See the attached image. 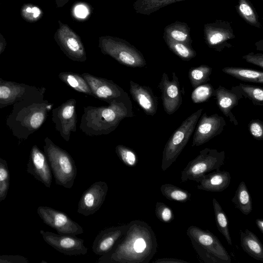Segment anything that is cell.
I'll return each instance as SVG.
<instances>
[{"instance_id":"obj_17","label":"cell","mask_w":263,"mask_h":263,"mask_svg":"<svg viewBox=\"0 0 263 263\" xmlns=\"http://www.w3.org/2000/svg\"><path fill=\"white\" fill-rule=\"evenodd\" d=\"M158 86L164 111L168 115L174 114L182 102L180 83L175 72L172 73V80H170L166 73L163 72Z\"/></svg>"},{"instance_id":"obj_26","label":"cell","mask_w":263,"mask_h":263,"mask_svg":"<svg viewBox=\"0 0 263 263\" xmlns=\"http://www.w3.org/2000/svg\"><path fill=\"white\" fill-rule=\"evenodd\" d=\"M235 207L244 215H249L252 211V200L247 185L241 181L232 199Z\"/></svg>"},{"instance_id":"obj_27","label":"cell","mask_w":263,"mask_h":263,"mask_svg":"<svg viewBox=\"0 0 263 263\" xmlns=\"http://www.w3.org/2000/svg\"><path fill=\"white\" fill-rule=\"evenodd\" d=\"M222 71L224 73L241 81L263 83V72L261 71L235 67H224L222 69Z\"/></svg>"},{"instance_id":"obj_2","label":"cell","mask_w":263,"mask_h":263,"mask_svg":"<svg viewBox=\"0 0 263 263\" xmlns=\"http://www.w3.org/2000/svg\"><path fill=\"white\" fill-rule=\"evenodd\" d=\"M107 106L84 107L80 128L89 136L108 135L126 118L133 117L132 103L128 95L114 100Z\"/></svg>"},{"instance_id":"obj_42","label":"cell","mask_w":263,"mask_h":263,"mask_svg":"<svg viewBox=\"0 0 263 263\" xmlns=\"http://www.w3.org/2000/svg\"><path fill=\"white\" fill-rule=\"evenodd\" d=\"M27 258L20 255H0V263H28Z\"/></svg>"},{"instance_id":"obj_29","label":"cell","mask_w":263,"mask_h":263,"mask_svg":"<svg viewBox=\"0 0 263 263\" xmlns=\"http://www.w3.org/2000/svg\"><path fill=\"white\" fill-rule=\"evenodd\" d=\"M235 7L238 14L247 23L259 29L261 28L259 16L250 0H238Z\"/></svg>"},{"instance_id":"obj_13","label":"cell","mask_w":263,"mask_h":263,"mask_svg":"<svg viewBox=\"0 0 263 263\" xmlns=\"http://www.w3.org/2000/svg\"><path fill=\"white\" fill-rule=\"evenodd\" d=\"M76 104L74 99H70L52 111V120L55 128L66 142L69 141L71 133L77 130Z\"/></svg>"},{"instance_id":"obj_47","label":"cell","mask_w":263,"mask_h":263,"mask_svg":"<svg viewBox=\"0 0 263 263\" xmlns=\"http://www.w3.org/2000/svg\"><path fill=\"white\" fill-rule=\"evenodd\" d=\"M69 0H55L57 8H61L66 5Z\"/></svg>"},{"instance_id":"obj_43","label":"cell","mask_w":263,"mask_h":263,"mask_svg":"<svg viewBox=\"0 0 263 263\" xmlns=\"http://www.w3.org/2000/svg\"><path fill=\"white\" fill-rule=\"evenodd\" d=\"M242 59L247 62L257 65L260 68H263V54L250 52L242 56Z\"/></svg>"},{"instance_id":"obj_14","label":"cell","mask_w":263,"mask_h":263,"mask_svg":"<svg viewBox=\"0 0 263 263\" xmlns=\"http://www.w3.org/2000/svg\"><path fill=\"white\" fill-rule=\"evenodd\" d=\"M40 233L44 240L60 253L68 256L85 255L87 248L84 240L74 235L55 234L41 230Z\"/></svg>"},{"instance_id":"obj_35","label":"cell","mask_w":263,"mask_h":263,"mask_svg":"<svg viewBox=\"0 0 263 263\" xmlns=\"http://www.w3.org/2000/svg\"><path fill=\"white\" fill-rule=\"evenodd\" d=\"M238 86L243 97L249 99L254 105H263V89L261 87L242 83Z\"/></svg>"},{"instance_id":"obj_10","label":"cell","mask_w":263,"mask_h":263,"mask_svg":"<svg viewBox=\"0 0 263 263\" xmlns=\"http://www.w3.org/2000/svg\"><path fill=\"white\" fill-rule=\"evenodd\" d=\"M45 87H38L0 78V109L23 100L44 95Z\"/></svg>"},{"instance_id":"obj_9","label":"cell","mask_w":263,"mask_h":263,"mask_svg":"<svg viewBox=\"0 0 263 263\" xmlns=\"http://www.w3.org/2000/svg\"><path fill=\"white\" fill-rule=\"evenodd\" d=\"M59 27L54 39L63 53L70 60L77 62L86 60V53L80 36L66 24L58 21Z\"/></svg>"},{"instance_id":"obj_11","label":"cell","mask_w":263,"mask_h":263,"mask_svg":"<svg viewBox=\"0 0 263 263\" xmlns=\"http://www.w3.org/2000/svg\"><path fill=\"white\" fill-rule=\"evenodd\" d=\"M37 213L43 222L60 234L78 235L84 233L82 227L65 213L47 206H40Z\"/></svg>"},{"instance_id":"obj_23","label":"cell","mask_w":263,"mask_h":263,"mask_svg":"<svg viewBox=\"0 0 263 263\" xmlns=\"http://www.w3.org/2000/svg\"><path fill=\"white\" fill-rule=\"evenodd\" d=\"M230 173L227 171L215 172L205 174L200 180L197 188L208 192H221L229 186L231 182Z\"/></svg>"},{"instance_id":"obj_5","label":"cell","mask_w":263,"mask_h":263,"mask_svg":"<svg viewBox=\"0 0 263 263\" xmlns=\"http://www.w3.org/2000/svg\"><path fill=\"white\" fill-rule=\"evenodd\" d=\"M44 152L46 156L57 184L71 189L77 176V171L72 157L65 150L46 137Z\"/></svg>"},{"instance_id":"obj_12","label":"cell","mask_w":263,"mask_h":263,"mask_svg":"<svg viewBox=\"0 0 263 263\" xmlns=\"http://www.w3.org/2000/svg\"><path fill=\"white\" fill-rule=\"evenodd\" d=\"M203 36L207 46L219 52L225 48L232 47L228 41L235 37L231 23L220 20L205 24Z\"/></svg>"},{"instance_id":"obj_32","label":"cell","mask_w":263,"mask_h":263,"mask_svg":"<svg viewBox=\"0 0 263 263\" xmlns=\"http://www.w3.org/2000/svg\"><path fill=\"white\" fill-rule=\"evenodd\" d=\"M160 191L166 199L184 203L190 200L191 194L187 191L170 183H165L160 187Z\"/></svg>"},{"instance_id":"obj_44","label":"cell","mask_w":263,"mask_h":263,"mask_svg":"<svg viewBox=\"0 0 263 263\" xmlns=\"http://www.w3.org/2000/svg\"><path fill=\"white\" fill-rule=\"evenodd\" d=\"M154 263H189V262L177 258H159L153 261Z\"/></svg>"},{"instance_id":"obj_24","label":"cell","mask_w":263,"mask_h":263,"mask_svg":"<svg viewBox=\"0 0 263 263\" xmlns=\"http://www.w3.org/2000/svg\"><path fill=\"white\" fill-rule=\"evenodd\" d=\"M190 31L191 28L187 24L176 21L164 28L163 38L192 46L193 40L191 39Z\"/></svg>"},{"instance_id":"obj_28","label":"cell","mask_w":263,"mask_h":263,"mask_svg":"<svg viewBox=\"0 0 263 263\" xmlns=\"http://www.w3.org/2000/svg\"><path fill=\"white\" fill-rule=\"evenodd\" d=\"M184 1L186 0H136L133 7L137 13L149 15L167 5Z\"/></svg>"},{"instance_id":"obj_16","label":"cell","mask_w":263,"mask_h":263,"mask_svg":"<svg viewBox=\"0 0 263 263\" xmlns=\"http://www.w3.org/2000/svg\"><path fill=\"white\" fill-rule=\"evenodd\" d=\"M105 181H99L92 184L82 195L78 203L77 212L85 216L95 214L102 206L108 192Z\"/></svg>"},{"instance_id":"obj_8","label":"cell","mask_w":263,"mask_h":263,"mask_svg":"<svg viewBox=\"0 0 263 263\" xmlns=\"http://www.w3.org/2000/svg\"><path fill=\"white\" fill-rule=\"evenodd\" d=\"M226 158L224 151L205 148L199 155L190 161L181 172L182 182L193 180L199 183L206 173L221 166Z\"/></svg>"},{"instance_id":"obj_22","label":"cell","mask_w":263,"mask_h":263,"mask_svg":"<svg viewBox=\"0 0 263 263\" xmlns=\"http://www.w3.org/2000/svg\"><path fill=\"white\" fill-rule=\"evenodd\" d=\"M129 91L134 101L144 112L153 116L157 112L158 100L152 89L133 81L129 82Z\"/></svg>"},{"instance_id":"obj_6","label":"cell","mask_w":263,"mask_h":263,"mask_svg":"<svg viewBox=\"0 0 263 263\" xmlns=\"http://www.w3.org/2000/svg\"><path fill=\"white\" fill-rule=\"evenodd\" d=\"M99 48L121 64L131 67L141 68L146 64L142 53L127 41L110 35L100 36Z\"/></svg>"},{"instance_id":"obj_7","label":"cell","mask_w":263,"mask_h":263,"mask_svg":"<svg viewBox=\"0 0 263 263\" xmlns=\"http://www.w3.org/2000/svg\"><path fill=\"white\" fill-rule=\"evenodd\" d=\"M203 109L188 117L173 133L165 145L162 153L161 169L166 171L176 161L190 139Z\"/></svg>"},{"instance_id":"obj_30","label":"cell","mask_w":263,"mask_h":263,"mask_svg":"<svg viewBox=\"0 0 263 263\" xmlns=\"http://www.w3.org/2000/svg\"><path fill=\"white\" fill-rule=\"evenodd\" d=\"M58 77L62 82L74 90L93 96L87 82L81 75L71 72H62L59 73Z\"/></svg>"},{"instance_id":"obj_34","label":"cell","mask_w":263,"mask_h":263,"mask_svg":"<svg viewBox=\"0 0 263 263\" xmlns=\"http://www.w3.org/2000/svg\"><path fill=\"white\" fill-rule=\"evenodd\" d=\"M164 40L168 48L183 61H190L197 54L192 46L168 39H164Z\"/></svg>"},{"instance_id":"obj_33","label":"cell","mask_w":263,"mask_h":263,"mask_svg":"<svg viewBox=\"0 0 263 263\" xmlns=\"http://www.w3.org/2000/svg\"><path fill=\"white\" fill-rule=\"evenodd\" d=\"M212 71V67L204 64L191 68L189 71V78L192 87L195 88L208 82L210 80Z\"/></svg>"},{"instance_id":"obj_31","label":"cell","mask_w":263,"mask_h":263,"mask_svg":"<svg viewBox=\"0 0 263 263\" xmlns=\"http://www.w3.org/2000/svg\"><path fill=\"white\" fill-rule=\"evenodd\" d=\"M213 206L215 221L218 231L223 235L228 243L232 245V239L229 232L227 216L218 201L213 198Z\"/></svg>"},{"instance_id":"obj_36","label":"cell","mask_w":263,"mask_h":263,"mask_svg":"<svg viewBox=\"0 0 263 263\" xmlns=\"http://www.w3.org/2000/svg\"><path fill=\"white\" fill-rule=\"evenodd\" d=\"M10 179L7 162L0 157V202L7 197L10 186Z\"/></svg>"},{"instance_id":"obj_4","label":"cell","mask_w":263,"mask_h":263,"mask_svg":"<svg viewBox=\"0 0 263 263\" xmlns=\"http://www.w3.org/2000/svg\"><path fill=\"white\" fill-rule=\"evenodd\" d=\"M193 248L205 263H231V258L219 239L212 232L195 226L186 231Z\"/></svg>"},{"instance_id":"obj_38","label":"cell","mask_w":263,"mask_h":263,"mask_svg":"<svg viewBox=\"0 0 263 263\" xmlns=\"http://www.w3.org/2000/svg\"><path fill=\"white\" fill-rule=\"evenodd\" d=\"M215 89L211 84L204 83L194 88L191 95L194 103H200L208 101L214 95Z\"/></svg>"},{"instance_id":"obj_37","label":"cell","mask_w":263,"mask_h":263,"mask_svg":"<svg viewBox=\"0 0 263 263\" xmlns=\"http://www.w3.org/2000/svg\"><path fill=\"white\" fill-rule=\"evenodd\" d=\"M21 15L25 21L34 23L42 18L43 12L39 6L33 4H24L21 9Z\"/></svg>"},{"instance_id":"obj_1","label":"cell","mask_w":263,"mask_h":263,"mask_svg":"<svg viewBox=\"0 0 263 263\" xmlns=\"http://www.w3.org/2000/svg\"><path fill=\"white\" fill-rule=\"evenodd\" d=\"M124 236L98 263H148L157 252L156 237L146 222L135 220L128 223Z\"/></svg>"},{"instance_id":"obj_15","label":"cell","mask_w":263,"mask_h":263,"mask_svg":"<svg viewBox=\"0 0 263 263\" xmlns=\"http://www.w3.org/2000/svg\"><path fill=\"white\" fill-rule=\"evenodd\" d=\"M199 118L194 129L192 146H198L208 142L220 135L226 125L223 117L217 114L209 116L205 112Z\"/></svg>"},{"instance_id":"obj_25","label":"cell","mask_w":263,"mask_h":263,"mask_svg":"<svg viewBox=\"0 0 263 263\" xmlns=\"http://www.w3.org/2000/svg\"><path fill=\"white\" fill-rule=\"evenodd\" d=\"M240 239L243 251L254 259L263 261V246L257 236L248 229L240 230Z\"/></svg>"},{"instance_id":"obj_41","label":"cell","mask_w":263,"mask_h":263,"mask_svg":"<svg viewBox=\"0 0 263 263\" xmlns=\"http://www.w3.org/2000/svg\"><path fill=\"white\" fill-rule=\"evenodd\" d=\"M249 132L253 138L257 140H263V123L259 119L252 120L248 124Z\"/></svg>"},{"instance_id":"obj_45","label":"cell","mask_w":263,"mask_h":263,"mask_svg":"<svg viewBox=\"0 0 263 263\" xmlns=\"http://www.w3.org/2000/svg\"><path fill=\"white\" fill-rule=\"evenodd\" d=\"M6 46V40L4 35L0 33V55L4 51Z\"/></svg>"},{"instance_id":"obj_3","label":"cell","mask_w":263,"mask_h":263,"mask_svg":"<svg viewBox=\"0 0 263 263\" xmlns=\"http://www.w3.org/2000/svg\"><path fill=\"white\" fill-rule=\"evenodd\" d=\"M44 97V95L35 96L13 105L6 122L13 136L26 140L42 126L53 106Z\"/></svg>"},{"instance_id":"obj_39","label":"cell","mask_w":263,"mask_h":263,"mask_svg":"<svg viewBox=\"0 0 263 263\" xmlns=\"http://www.w3.org/2000/svg\"><path fill=\"white\" fill-rule=\"evenodd\" d=\"M116 153L119 159L127 166L133 167L136 165L138 159L134 151L121 144L116 146Z\"/></svg>"},{"instance_id":"obj_20","label":"cell","mask_w":263,"mask_h":263,"mask_svg":"<svg viewBox=\"0 0 263 263\" xmlns=\"http://www.w3.org/2000/svg\"><path fill=\"white\" fill-rule=\"evenodd\" d=\"M216 99V104L223 114L229 118L230 121L234 125L238 122L232 110L237 106L240 99L243 97L240 91L238 86H233L231 89L221 85L215 89L214 95Z\"/></svg>"},{"instance_id":"obj_21","label":"cell","mask_w":263,"mask_h":263,"mask_svg":"<svg viewBox=\"0 0 263 263\" xmlns=\"http://www.w3.org/2000/svg\"><path fill=\"white\" fill-rule=\"evenodd\" d=\"M128 227V224H125L101 231L92 243V251L99 256L108 253L125 234Z\"/></svg>"},{"instance_id":"obj_18","label":"cell","mask_w":263,"mask_h":263,"mask_svg":"<svg viewBox=\"0 0 263 263\" xmlns=\"http://www.w3.org/2000/svg\"><path fill=\"white\" fill-rule=\"evenodd\" d=\"M81 76L87 82L93 96L107 103L127 93L111 80L98 77L86 72L83 73Z\"/></svg>"},{"instance_id":"obj_40","label":"cell","mask_w":263,"mask_h":263,"mask_svg":"<svg viewBox=\"0 0 263 263\" xmlns=\"http://www.w3.org/2000/svg\"><path fill=\"white\" fill-rule=\"evenodd\" d=\"M155 214L157 218L164 223H170L174 219V214L170 206L161 202H157Z\"/></svg>"},{"instance_id":"obj_46","label":"cell","mask_w":263,"mask_h":263,"mask_svg":"<svg viewBox=\"0 0 263 263\" xmlns=\"http://www.w3.org/2000/svg\"><path fill=\"white\" fill-rule=\"evenodd\" d=\"M256 224L261 233H263V220L262 218H257L255 220Z\"/></svg>"},{"instance_id":"obj_19","label":"cell","mask_w":263,"mask_h":263,"mask_svg":"<svg viewBox=\"0 0 263 263\" xmlns=\"http://www.w3.org/2000/svg\"><path fill=\"white\" fill-rule=\"evenodd\" d=\"M27 171L46 187H50L52 172L49 162L44 152L36 145H34L31 149Z\"/></svg>"}]
</instances>
